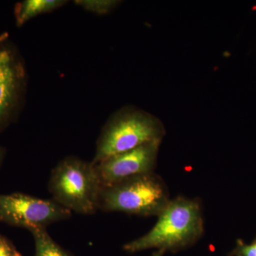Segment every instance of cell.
<instances>
[{
	"instance_id": "1",
	"label": "cell",
	"mask_w": 256,
	"mask_h": 256,
	"mask_svg": "<svg viewBox=\"0 0 256 256\" xmlns=\"http://www.w3.org/2000/svg\"><path fill=\"white\" fill-rule=\"evenodd\" d=\"M158 217L148 234L124 244V252L134 254L156 248L178 252L194 245L204 232L202 204L197 198L178 196L170 200Z\"/></svg>"
},
{
	"instance_id": "3",
	"label": "cell",
	"mask_w": 256,
	"mask_h": 256,
	"mask_svg": "<svg viewBox=\"0 0 256 256\" xmlns=\"http://www.w3.org/2000/svg\"><path fill=\"white\" fill-rule=\"evenodd\" d=\"M48 191L52 200L72 212L94 214L98 210L100 184L92 162L68 156L50 172Z\"/></svg>"
},
{
	"instance_id": "10",
	"label": "cell",
	"mask_w": 256,
	"mask_h": 256,
	"mask_svg": "<svg viewBox=\"0 0 256 256\" xmlns=\"http://www.w3.org/2000/svg\"><path fill=\"white\" fill-rule=\"evenodd\" d=\"M120 2L118 0H76L74 2L77 6L98 15L109 14Z\"/></svg>"
},
{
	"instance_id": "4",
	"label": "cell",
	"mask_w": 256,
	"mask_h": 256,
	"mask_svg": "<svg viewBox=\"0 0 256 256\" xmlns=\"http://www.w3.org/2000/svg\"><path fill=\"white\" fill-rule=\"evenodd\" d=\"M170 200L162 178L154 172L150 173L101 188L98 210L139 216H158Z\"/></svg>"
},
{
	"instance_id": "14",
	"label": "cell",
	"mask_w": 256,
	"mask_h": 256,
	"mask_svg": "<svg viewBox=\"0 0 256 256\" xmlns=\"http://www.w3.org/2000/svg\"><path fill=\"white\" fill-rule=\"evenodd\" d=\"M164 252V250H156V252H153L152 256H163Z\"/></svg>"
},
{
	"instance_id": "15",
	"label": "cell",
	"mask_w": 256,
	"mask_h": 256,
	"mask_svg": "<svg viewBox=\"0 0 256 256\" xmlns=\"http://www.w3.org/2000/svg\"><path fill=\"white\" fill-rule=\"evenodd\" d=\"M232 256V255H230V256Z\"/></svg>"
},
{
	"instance_id": "9",
	"label": "cell",
	"mask_w": 256,
	"mask_h": 256,
	"mask_svg": "<svg viewBox=\"0 0 256 256\" xmlns=\"http://www.w3.org/2000/svg\"><path fill=\"white\" fill-rule=\"evenodd\" d=\"M35 244L34 256H73L50 236L46 228L30 229Z\"/></svg>"
},
{
	"instance_id": "13",
	"label": "cell",
	"mask_w": 256,
	"mask_h": 256,
	"mask_svg": "<svg viewBox=\"0 0 256 256\" xmlns=\"http://www.w3.org/2000/svg\"><path fill=\"white\" fill-rule=\"evenodd\" d=\"M4 149L1 146H0V165H1L3 159H4Z\"/></svg>"
},
{
	"instance_id": "11",
	"label": "cell",
	"mask_w": 256,
	"mask_h": 256,
	"mask_svg": "<svg viewBox=\"0 0 256 256\" xmlns=\"http://www.w3.org/2000/svg\"><path fill=\"white\" fill-rule=\"evenodd\" d=\"M232 256H256V239L250 244H246L242 240L237 242L236 247L234 249Z\"/></svg>"
},
{
	"instance_id": "5",
	"label": "cell",
	"mask_w": 256,
	"mask_h": 256,
	"mask_svg": "<svg viewBox=\"0 0 256 256\" xmlns=\"http://www.w3.org/2000/svg\"><path fill=\"white\" fill-rule=\"evenodd\" d=\"M28 75L22 56L10 40L0 34V133L15 122L22 109Z\"/></svg>"
},
{
	"instance_id": "2",
	"label": "cell",
	"mask_w": 256,
	"mask_h": 256,
	"mask_svg": "<svg viewBox=\"0 0 256 256\" xmlns=\"http://www.w3.org/2000/svg\"><path fill=\"white\" fill-rule=\"evenodd\" d=\"M165 134L164 124L154 114L134 106H126L114 112L102 128L92 163L146 143L162 142Z\"/></svg>"
},
{
	"instance_id": "12",
	"label": "cell",
	"mask_w": 256,
	"mask_h": 256,
	"mask_svg": "<svg viewBox=\"0 0 256 256\" xmlns=\"http://www.w3.org/2000/svg\"><path fill=\"white\" fill-rule=\"evenodd\" d=\"M0 256H22L9 239L0 234Z\"/></svg>"
},
{
	"instance_id": "8",
	"label": "cell",
	"mask_w": 256,
	"mask_h": 256,
	"mask_svg": "<svg viewBox=\"0 0 256 256\" xmlns=\"http://www.w3.org/2000/svg\"><path fill=\"white\" fill-rule=\"evenodd\" d=\"M66 0H24L14 6V14L16 26L21 28L32 18L52 12L66 4Z\"/></svg>"
},
{
	"instance_id": "7",
	"label": "cell",
	"mask_w": 256,
	"mask_h": 256,
	"mask_svg": "<svg viewBox=\"0 0 256 256\" xmlns=\"http://www.w3.org/2000/svg\"><path fill=\"white\" fill-rule=\"evenodd\" d=\"M161 142L146 143L94 164L101 188L134 176L154 173Z\"/></svg>"
},
{
	"instance_id": "6",
	"label": "cell",
	"mask_w": 256,
	"mask_h": 256,
	"mask_svg": "<svg viewBox=\"0 0 256 256\" xmlns=\"http://www.w3.org/2000/svg\"><path fill=\"white\" fill-rule=\"evenodd\" d=\"M72 212L53 200H43L22 193L0 194V222L30 229L68 220Z\"/></svg>"
}]
</instances>
